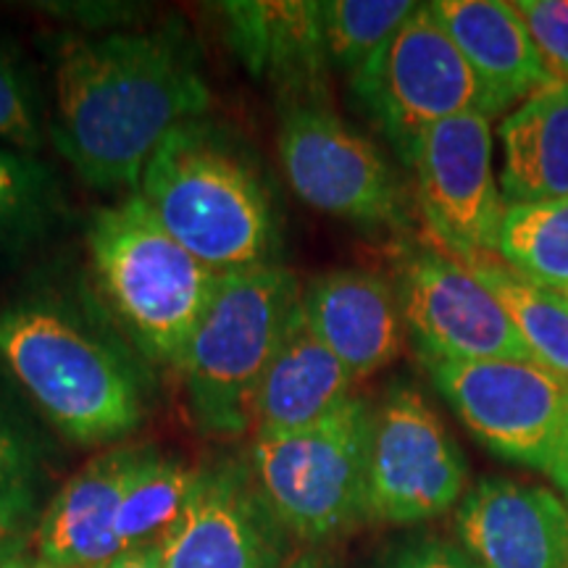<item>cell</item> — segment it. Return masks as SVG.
<instances>
[{
    "mask_svg": "<svg viewBox=\"0 0 568 568\" xmlns=\"http://www.w3.org/2000/svg\"><path fill=\"white\" fill-rule=\"evenodd\" d=\"M53 88V145L98 193H138L166 134L203 119L213 101L180 27L67 34L55 45Z\"/></svg>",
    "mask_w": 568,
    "mask_h": 568,
    "instance_id": "cell-1",
    "label": "cell"
},
{
    "mask_svg": "<svg viewBox=\"0 0 568 568\" xmlns=\"http://www.w3.org/2000/svg\"><path fill=\"white\" fill-rule=\"evenodd\" d=\"M0 366L74 445L119 443L145 422L148 389L132 355L59 297L0 308Z\"/></svg>",
    "mask_w": 568,
    "mask_h": 568,
    "instance_id": "cell-2",
    "label": "cell"
},
{
    "mask_svg": "<svg viewBox=\"0 0 568 568\" xmlns=\"http://www.w3.org/2000/svg\"><path fill=\"white\" fill-rule=\"evenodd\" d=\"M138 193L176 243L213 272L280 264V205L258 163L224 126L195 119L169 132Z\"/></svg>",
    "mask_w": 568,
    "mask_h": 568,
    "instance_id": "cell-3",
    "label": "cell"
},
{
    "mask_svg": "<svg viewBox=\"0 0 568 568\" xmlns=\"http://www.w3.org/2000/svg\"><path fill=\"white\" fill-rule=\"evenodd\" d=\"M84 245L113 322L142 358L174 368L224 274L176 243L140 193L92 213Z\"/></svg>",
    "mask_w": 568,
    "mask_h": 568,
    "instance_id": "cell-4",
    "label": "cell"
},
{
    "mask_svg": "<svg viewBox=\"0 0 568 568\" xmlns=\"http://www.w3.org/2000/svg\"><path fill=\"white\" fill-rule=\"evenodd\" d=\"M301 295V280L284 264L224 274L174 366L203 435L232 439L253 432L255 395Z\"/></svg>",
    "mask_w": 568,
    "mask_h": 568,
    "instance_id": "cell-5",
    "label": "cell"
},
{
    "mask_svg": "<svg viewBox=\"0 0 568 568\" xmlns=\"http://www.w3.org/2000/svg\"><path fill=\"white\" fill-rule=\"evenodd\" d=\"M368 429L372 406L353 395L316 424L253 437L247 471L287 535L324 545L364 521Z\"/></svg>",
    "mask_w": 568,
    "mask_h": 568,
    "instance_id": "cell-6",
    "label": "cell"
},
{
    "mask_svg": "<svg viewBox=\"0 0 568 568\" xmlns=\"http://www.w3.org/2000/svg\"><path fill=\"white\" fill-rule=\"evenodd\" d=\"M351 88L406 163L429 126L464 113L489 119L503 113L429 3L418 6L387 45L355 71Z\"/></svg>",
    "mask_w": 568,
    "mask_h": 568,
    "instance_id": "cell-7",
    "label": "cell"
},
{
    "mask_svg": "<svg viewBox=\"0 0 568 568\" xmlns=\"http://www.w3.org/2000/svg\"><path fill=\"white\" fill-rule=\"evenodd\" d=\"M276 153L287 184L311 209L366 230L408 222L406 187L393 163L326 101H284Z\"/></svg>",
    "mask_w": 568,
    "mask_h": 568,
    "instance_id": "cell-8",
    "label": "cell"
},
{
    "mask_svg": "<svg viewBox=\"0 0 568 568\" xmlns=\"http://www.w3.org/2000/svg\"><path fill=\"white\" fill-rule=\"evenodd\" d=\"M468 464L422 389L395 382L372 408L366 518L410 527L456 508L468 493Z\"/></svg>",
    "mask_w": 568,
    "mask_h": 568,
    "instance_id": "cell-9",
    "label": "cell"
},
{
    "mask_svg": "<svg viewBox=\"0 0 568 568\" xmlns=\"http://www.w3.org/2000/svg\"><path fill=\"white\" fill-rule=\"evenodd\" d=\"M432 385L479 445L548 471L568 418V382L535 361H424Z\"/></svg>",
    "mask_w": 568,
    "mask_h": 568,
    "instance_id": "cell-10",
    "label": "cell"
},
{
    "mask_svg": "<svg viewBox=\"0 0 568 568\" xmlns=\"http://www.w3.org/2000/svg\"><path fill=\"white\" fill-rule=\"evenodd\" d=\"M489 122L487 113L445 119L429 126L408 155L426 230L458 261L497 251L506 203L495 180Z\"/></svg>",
    "mask_w": 568,
    "mask_h": 568,
    "instance_id": "cell-11",
    "label": "cell"
},
{
    "mask_svg": "<svg viewBox=\"0 0 568 568\" xmlns=\"http://www.w3.org/2000/svg\"><path fill=\"white\" fill-rule=\"evenodd\" d=\"M395 287L422 361H535L506 308L445 251L408 253Z\"/></svg>",
    "mask_w": 568,
    "mask_h": 568,
    "instance_id": "cell-12",
    "label": "cell"
},
{
    "mask_svg": "<svg viewBox=\"0 0 568 568\" xmlns=\"http://www.w3.org/2000/svg\"><path fill=\"white\" fill-rule=\"evenodd\" d=\"M247 466L203 468L187 508L161 539L166 568H282L287 545Z\"/></svg>",
    "mask_w": 568,
    "mask_h": 568,
    "instance_id": "cell-13",
    "label": "cell"
},
{
    "mask_svg": "<svg viewBox=\"0 0 568 568\" xmlns=\"http://www.w3.org/2000/svg\"><path fill=\"white\" fill-rule=\"evenodd\" d=\"M456 535L481 568H568V508L552 489L481 479L458 503Z\"/></svg>",
    "mask_w": 568,
    "mask_h": 568,
    "instance_id": "cell-14",
    "label": "cell"
},
{
    "mask_svg": "<svg viewBox=\"0 0 568 568\" xmlns=\"http://www.w3.org/2000/svg\"><path fill=\"white\" fill-rule=\"evenodd\" d=\"M145 450L148 445H113L63 481L34 524V556L55 568H101L122 556L119 508Z\"/></svg>",
    "mask_w": 568,
    "mask_h": 568,
    "instance_id": "cell-15",
    "label": "cell"
},
{
    "mask_svg": "<svg viewBox=\"0 0 568 568\" xmlns=\"http://www.w3.org/2000/svg\"><path fill=\"white\" fill-rule=\"evenodd\" d=\"M224 34L247 74L274 84L284 101H324L326 55L322 9L314 0L219 3Z\"/></svg>",
    "mask_w": 568,
    "mask_h": 568,
    "instance_id": "cell-16",
    "label": "cell"
},
{
    "mask_svg": "<svg viewBox=\"0 0 568 568\" xmlns=\"http://www.w3.org/2000/svg\"><path fill=\"white\" fill-rule=\"evenodd\" d=\"M303 314L355 382L393 364L408 337L395 284L366 268H332L303 284Z\"/></svg>",
    "mask_w": 568,
    "mask_h": 568,
    "instance_id": "cell-17",
    "label": "cell"
},
{
    "mask_svg": "<svg viewBox=\"0 0 568 568\" xmlns=\"http://www.w3.org/2000/svg\"><path fill=\"white\" fill-rule=\"evenodd\" d=\"M355 385V376L316 337L297 303L255 395L253 437L287 435L316 424L351 400Z\"/></svg>",
    "mask_w": 568,
    "mask_h": 568,
    "instance_id": "cell-18",
    "label": "cell"
},
{
    "mask_svg": "<svg viewBox=\"0 0 568 568\" xmlns=\"http://www.w3.org/2000/svg\"><path fill=\"white\" fill-rule=\"evenodd\" d=\"M429 9L493 92L500 111L527 101L531 92L552 80L514 3L437 0Z\"/></svg>",
    "mask_w": 568,
    "mask_h": 568,
    "instance_id": "cell-19",
    "label": "cell"
},
{
    "mask_svg": "<svg viewBox=\"0 0 568 568\" xmlns=\"http://www.w3.org/2000/svg\"><path fill=\"white\" fill-rule=\"evenodd\" d=\"M500 195L506 205L568 197V82L545 88L503 119Z\"/></svg>",
    "mask_w": 568,
    "mask_h": 568,
    "instance_id": "cell-20",
    "label": "cell"
},
{
    "mask_svg": "<svg viewBox=\"0 0 568 568\" xmlns=\"http://www.w3.org/2000/svg\"><path fill=\"white\" fill-rule=\"evenodd\" d=\"M506 308L535 364L568 382V301L556 290L524 280L497 255L464 261Z\"/></svg>",
    "mask_w": 568,
    "mask_h": 568,
    "instance_id": "cell-21",
    "label": "cell"
},
{
    "mask_svg": "<svg viewBox=\"0 0 568 568\" xmlns=\"http://www.w3.org/2000/svg\"><path fill=\"white\" fill-rule=\"evenodd\" d=\"M201 474L203 468L184 464L182 458L148 445L119 508L116 537L122 548L159 545L187 508Z\"/></svg>",
    "mask_w": 568,
    "mask_h": 568,
    "instance_id": "cell-22",
    "label": "cell"
},
{
    "mask_svg": "<svg viewBox=\"0 0 568 568\" xmlns=\"http://www.w3.org/2000/svg\"><path fill=\"white\" fill-rule=\"evenodd\" d=\"M495 255L539 287L568 290V197L506 205Z\"/></svg>",
    "mask_w": 568,
    "mask_h": 568,
    "instance_id": "cell-23",
    "label": "cell"
},
{
    "mask_svg": "<svg viewBox=\"0 0 568 568\" xmlns=\"http://www.w3.org/2000/svg\"><path fill=\"white\" fill-rule=\"evenodd\" d=\"M322 34L332 67L355 74L374 59L389 38L418 9L410 0H326Z\"/></svg>",
    "mask_w": 568,
    "mask_h": 568,
    "instance_id": "cell-24",
    "label": "cell"
},
{
    "mask_svg": "<svg viewBox=\"0 0 568 568\" xmlns=\"http://www.w3.org/2000/svg\"><path fill=\"white\" fill-rule=\"evenodd\" d=\"M61 205L55 174L32 153L0 145V247H13L51 224Z\"/></svg>",
    "mask_w": 568,
    "mask_h": 568,
    "instance_id": "cell-25",
    "label": "cell"
},
{
    "mask_svg": "<svg viewBox=\"0 0 568 568\" xmlns=\"http://www.w3.org/2000/svg\"><path fill=\"white\" fill-rule=\"evenodd\" d=\"M0 140L13 151L40 153L45 145V111L30 67L0 42Z\"/></svg>",
    "mask_w": 568,
    "mask_h": 568,
    "instance_id": "cell-26",
    "label": "cell"
},
{
    "mask_svg": "<svg viewBox=\"0 0 568 568\" xmlns=\"http://www.w3.org/2000/svg\"><path fill=\"white\" fill-rule=\"evenodd\" d=\"M40 460L30 435L0 403V500L38 516Z\"/></svg>",
    "mask_w": 568,
    "mask_h": 568,
    "instance_id": "cell-27",
    "label": "cell"
},
{
    "mask_svg": "<svg viewBox=\"0 0 568 568\" xmlns=\"http://www.w3.org/2000/svg\"><path fill=\"white\" fill-rule=\"evenodd\" d=\"M514 9L527 24L552 80L568 82V0H516Z\"/></svg>",
    "mask_w": 568,
    "mask_h": 568,
    "instance_id": "cell-28",
    "label": "cell"
},
{
    "mask_svg": "<svg viewBox=\"0 0 568 568\" xmlns=\"http://www.w3.org/2000/svg\"><path fill=\"white\" fill-rule=\"evenodd\" d=\"M376 568H481L456 542L437 537L410 539L389 550Z\"/></svg>",
    "mask_w": 568,
    "mask_h": 568,
    "instance_id": "cell-29",
    "label": "cell"
},
{
    "mask_svg": "<svg viewBox=\"0 0 568 568\" xmlns=\"http://www.w3.org/2000/svg\"><path fill=\"white\" fill-rule=\"evenodd\" d=\"M34 535V516L0 500V560L27 552Z\"/></svg>",
    "mask_w": 568,
    "mask_h": 568,
    "instance_id": "cell-30",
    "label": "cell"
},
{
    "mask_svg": "<svg viewBox=\"0 0 568 568\" xmlns=\"http://www.w3.org/2000/svg\"><path fill=\"white\" fill-rule=\"evenodd\" d=\"M101 568H166L163 566L161 545H142V548H130L122 556H116Z\"/></svg>",
    "mask_w": 568,
    "mask_h": 568,
    "instance_id": "cell-31",
    "label": "cell"
},
{
    "mask_svg": "<svg viewBox=\"0 0 568 568\" xmlns=\"http://www.w3.org/2000/svg\"><path fill=\"white\" fill-rule=\"evenodd\" d=\"M548 477L556 481V487L560 489V497H564V503L568 508V418L564 424V432H560L556 453H552V458H550Z\"/></svg>",
    "mask_w": 568,
    "mask_h": 568,
    "instance_id": "cell-32",
    "label": "cell"
},
{
    "mask_svg": "<svg viewBox=\"0 0 568 568\" xmlns=\"http://www.w3.org/2000/svg\"><path fill=\"white\" fill-rule=\"evenodd\" d=\"M282 568H335V566H332L324 556H318V552L311 550V552H301V556L290 558Z\"/></svg>",
    "mask_w": 568,
    "mask_h": 568,
    "instance_id": "cell-33",
    "label": "cell"
},
{
    "mask_svg": "<svg viewBox=\"0 0 568 568\" xmlns=\"http://www.w3.org/2000/svg\"><path fill=\"white\" fill-rule=\"evenodd\" d=\"M0 568H55V566L45 564V560H40L38 556H27V552H21V556L0 560Z\"/></svg>",
    "mask_w": 568,
    "mask_h": 568,
    "instance_id": "cell-34",
    "label": "cell"
},
{
    "mask_svg": "<svg viewBox=\"0 0 568 568\" xmlns=\"http://www.w3.org/2000/svg\"><path fill=\"white\" fill-rule=\"evenodd\" d=\"M560 295H564V297H566V301H568V290H564V293H560Z\"/></svg>",
    "mask_w": 568,
    "mask_h": 568,
    "instance_id": "cell-35",
    "label": "cell"
}]
</instances>
